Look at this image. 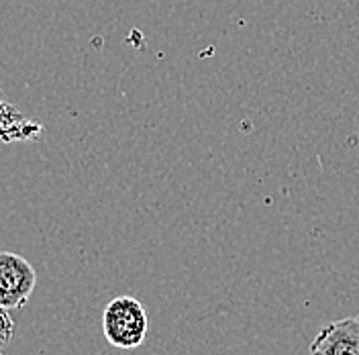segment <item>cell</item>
<instances>
[{
  "label": "cell",
  "instance_id": "obj_2",
  "mask_svg": "<svg viewBox=\"0 0 359 355\" xmlns=\"http://www.w3.org/2000/svg\"><path fill=\"white\" fill-rule=\"evenodd\" d=\"M37 284V272L22 255L0 251V309H22Z\"/></svg>",
  "mask_w": 359,
  "mask_h": 355
},
{
  "label": "cell",
  "instance_id": "obj_3",
  "mask_svg": "<svg viewBox=\"0 0 359 355\" xmlns=\"http://www.w3.org/2000/svg\"><path fill=\"white\" fill-rule=\"evenodd\" d=\"M309 355H359V321L343 316L325 325L314 337Z\"/></svg>",
  "mask_w": 359,
  "mask_h": 355
},
{
  "label": "cell",
  "instance_id": "obj_1",
  "mask_svg": "<svg viewBox=\"0 0 359 355\" xmlns=\"http://www.w3.org/2000/svg\"><path fill=\"white\" fill-rule=\"evenodd\" d=\"M147 311L133 296H116L104 307L102 331L116 349H137L147 337Z\"/></svg>",
  "mask_w": 359,
  "mask_h": 355
},
{
  "label": "cell",
  "instance_id": "obj_4",
  "mask_svg": "<svg viewBox=\"0 0 359 355\" xmlns=\"http://www.w3.org/2000/svg\"><path fill=\"white\" fill-rule=\"evenodd\" d=\"M355 319H358V321H359V312H358V314H355Z\"/></svg>",
  "mask_w": 359,
  "mask_h": 355
}]
</instances>
